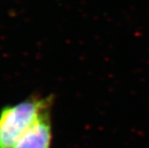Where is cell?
Listing matches in <instances>:
<instances>
[{"label": "cell", "mask_w": 149, "mask_h": 148, "mask_svg": "<svg viewBox=\"0 0 149 148\" xmlns=\"http://www.w3.org/2000/svg\"><path fill=\"white\" fill-rule=\"evenodd\" d=\"M54 96L33 95L0 111V148H13L23 134L46 111L52 109Z\"/></svg>", "instance_id": "6da1fadb"}, {"label": "cell", "mask_w": 149, "mask_h": 148, "mask_svg": "<svg viewBox=\"0 0 149 148\" xmlns=\"http://www.w3.org/2000/svg\"><path fill=\"white\" fill-rule=\"evenodd\" d=\"M52 109L46 111L27 130L13 148H51L53 139Z\"/></svg>", "instance_id": "7a4b0ae2"}]
</instances>
